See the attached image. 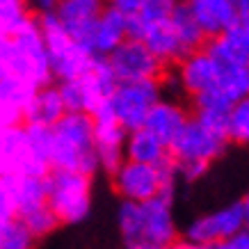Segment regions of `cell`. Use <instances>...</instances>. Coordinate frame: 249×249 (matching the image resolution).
I'll use <instances>...</instances> for the list:
<instances>
[{"label":"cell","instance_id":"37","mask_svg":"<svg viewBox=\"0 0 249 249\" xmlns=\"http://www.w3.org/2000/svg\"><path fill=\"white\" fill-rule=\"evenodd\" d=\"M0 227H2V224H0Z\"/></svg>","mask_w":249,"mask_h":249},{"label":"cell","instance_id":"34","mask_svg":"<svg viewBox=\"0 0 249 249\" xmlns=\"http://www.w3.org/2000/svg\"><path fill=\"white\" fill-rule=\"evenodd\" d=\"M2 133V130H0ZM0 176H2V149H0Z\"/></svg>","mask_w":249,"mask_h":249},{"label":"cell","instance_id":"3","mask_svg":"<svg viewBox=\"0 0 249 249\" xmlns=\"http://www.w3.org/2000/svg\"><path fill=\"white\" fill-rule=\"evenodd\" d=\"M229 146L227 137H219L211 130H206L199 121L190 114V119L185 121V126L181 128V133L174 137L172 144L167 146L169 158L176 165V174L178 178H183L185 183L199 181L208 167L224 156Z\"/></svg>","mask_w":249,"mask_h":249},{"label":"cell","instance_id":"27","mask_svg":"<svg viewBox=\"0 0 249 249\" xmlns=\"http://www.w3.org/2000/svg\"><path fill=\"white\" fill-rule=\"evenodd\" d=\"M103 5L110 9H114V12H119L121 16H135L140 9H142L144 0H103Z\"/></svg>","mask_w":249,"mask_h":249},{"label":"cell","instance_id":"22","mask_svg":"<svg viewBox=\"0 0 249 249\" xmlns=\"http://www.w3.org/2000/svg\"><path fill=\"white\" fill-rule=\"evenodd\" d=\"M23 133H25V142H28V151H30L32 160L44 172H51V128L23 124Z\"/></svg>","mask_w":249,"mask_h":249},{"label":"cell","instance_id":"28","mask_svg":"<svg viewBox=\"0 0 249 249\" xmlns=\"http://www.w3.org/2000/svg\"><path fill=\"white\" fill-rule=\"evenodd\" d=\"M206 249H249V229L245 227L235 235H231V238H227L222 242H215V245H211Z\"/></svg>","mask_w":249,"mask_h":249},{"label":"cell","instance_id":"5","mask_svg":"<svg viewBox=\"0 0 249 249\" xmlns=\"http://www.w3.org/2000/svg\"><path fill=\"white\" fill-rule=\"evenodd\" d=\"M46 183V201L53 211L57 222L62 224H80L89 217L94 192L91 178L78 172L51 169L44 176Z\"/></svg>","mask_w":249,"mask_h":249},{"label":"cell","instance_id":"30","mask_svg":"<svg viewBox=\"0 0 249 249\" xmlns=\"http://www.w3.org/2000/svg\"><path fill=\"white\" fill-rule=\"evenodd\" d=\"M28 2H30L32 14H46V12H53L60 0H28Z\"/></svg>","mask_w":249,"mask_h":249},{"label":"cell","instance_id":"13","mask_svg":"<svg viewBox=\"0 0 249 249\" xmlns=\"http://www.w3.org/2000/svg\"><path fill=\"white\" fill-rule=\"evenodd\" d=\"M101 9H103L101 0H60L53 14L62 28L67 30L69 37L89 53V39Z\"/></svg>","mask_w":249,"mask_h":249},{"label":"cell","instance_id":"15","mask_svg":"<svg viewBox=\"0 0 249 249\" xmlns=\"http://www.w3.org/2000/svg\"><path fill=\"white\" fill-rule=\"evenodd\" d=\"M188 119H190V110L183 106L178 98L162 96L151 107V112L146 114L142 128H146L151 135L158 137L165 146H169L174 137L181 133V128L185 126Z\"/></svg>","mask_w":249,"mask_h":249},{"label":"cell","instance_id":"29","mask_svg":"<svg viewBox=\"0 0 249 249\" xmlns=\"http://www.w3.org/2000/svg\"><path fill=\"white\" fill-rule=\"evenodd\" d=\"M9 76V35H0V78Z\"/></svg>","mask_w":249,"mask_h":249},{"label":"cell","instance_id":"4","mask_svg":"<svg viewBox=\"0 0 249 249\" xmlns=\"http://www.w3.org/2000/svg\"><path fill=\"white\" fill-rule=\"evenodd\" d=\"M114 192L121 196V201H133V204H144L156 196H165L174 201L176 195V183L178 174L172 158L162 160L160 165H140L124 160L121 167L110 176Z\"/></svg>","mask_w":249,"mask_h":249},{"label":"cell","instance_id":"23","mask_svg":"<svg viewBox=\"0 0 249 249\" xmlns=\"http://www.w3.org/2000/svg\"><path fill=\"white\" fill-rule=\"evenodd\" d=\"M229 144L249 146V96L240 98L231 112H229V128H227Z\"/></svg>","mask_w":249,"mask_h":249},{"label":"cell","instance_id":"36","mask_svg":"<svg viewBox=\"0 0 249 249\" xmlns=\"http://www.w3.org/2000/svg\"><path fill=\"white\" fill-rule=\"evenodd\" d=\"M101 2H103V0H101Z\"/></svg>","mask_w":249,"mask_h":249},{"label":"cell","instance_id":"24","mask_svg":"<svg viewBox=\"0 0 249 249\" xmlns=\"http://www.w3.org/2000/svg\"><path fill=\"white\" fill-rule=\"evenodd\" d=\"M32 16L28 0H0V35H12Z\"/></svg>","mask_w":249,"mask_h":249},{"label":"cell","instance_id":"6","mask_svg":"<svg viewBox=\"0 0 249 249\" xmlns=\"http://www.w3.org/2000/svg\"><path fill=\"white\" fill-rule=\"evenodd\" d=\"M9 76L21 78L32 87L53 85L51 62L35 14L9 35Z\"/></svg>","mask_w":249,"mask_h":249},{"label":"cell","instance_id":"20","mask_svg":"<svg viewBox=\"0 0 249 249\" xmlns=\"http://www.w3.org/2000/svg\"><path fill=\"white\" fill-rule=\"evenodd\" d=\"M124 156L130 162H140V165H160L162 160L169 158L167 146L160 142L156 135H151L146 128H135L126 135L124 144Z\"/></svg>","mask_w":249,"mask_h":249},{"label":"cell","instance_id":"11","mask_svg":"<svg viewBox=\"0 0 249 249\" xmlns=\"http://www.w3.org/2000/svg\"><path fill=\"white\" fill-rule=\"evenodd\" d=\"M107 62H110V69H112L117 83L160 80L167 71V69L149 53V48H146L142 41H137V39H126V41L107 57Z\"/></svg>","mask_w":249,"mask_h":249},{"label":"cell","instance_id":"10","mask_svg":"<svg viewBox=\"0 0 249 249\" xmlns=\"http://www.w3.org/2000/svg\"><path fill=\"white\" fill-rule=\"evenodd\" d=\"M242 229H245V219H242L240 204L233 201V204L222 206L217 211L195 217L185 227L181 240L196 245V247H211L215 242H222L235 235Z\"/></svg>","mask_w":249,"mask_h":249},{"label":"cell","instance_id":"35","mask_svg":"<svg viewBox=\"0 0 249 249\" xmlns=\"http://www.w3.org/2000/svg\"><path fill=\"white\" fill-rule=\"evenodd\" d=\"M167 2H176V0H167Z\"/></svg>","mask_w":249,"mask_h":249},{"label":"cell","instance_id":"21","mask_svg":"<svg viewBox=\"0 0 249 249\" xmlns=\"http://www.w3.org/2000/svg\"><path fill=\"white\" fill-rule=\"evenodd\" d=\"M169 25H172L174 35L178 39L181 48L185 51V55L204 48L206 41H208L201 28H199V23L195 21L192 12L185 5V0H176V5L172 7V14H169Z\"/></svg>","mask_w":249,"mask_h":249},{"label":"cell","instance_id":"26","mask_svg":"<svg viewBox=\"0 0 249 249\" xmlns=\"http://www.w3.org/2000/svg\"><path fill=\"white\" fill-rule=\"evenodd\" d=\"M16 219L23 222L25 229H28L37 240H41V238H46V235H51L53 231H57V227H60V222H57V217L53 215V211L48 208V204L41 206V208H37V211L28 213V215H23V217H16Z\"/></svg>","mask_w":249,"mask_h":249},{"label":"cell","instance_id":"33","mask_svg":"<svg viewBox=\"0 0 249 249\" xmlns=\"http://www.w3.org/2000/svg\"><path fill=\"white\" fill-rule=\"evenodd\" d=\"M167 249H206V247H196V245H190V242H185V240L178 238V240L174 242V245H169Z\"/></svg>","mask_w":249,"mask_h":249},{"label":"cell","instance_id":"14","mask_svg":"<svg viewBox=\"0 0 249 249\" xmlns=\"http://www.w3.org/2000/svg\"><path fill=\"white\" fill-rule=\"evenodd\" d=\"M204 48L219 67H249V21H235L219 37L208 39Z\"/></svg>","mask_w":249,"mask_h":249},{"label":"cell","instance_id":"32","mask_svg":"<svg viewBox=\"0 0 249 249\" xmlns=\"http://www.w3.org/2000/svg\"><path fill=\"white\" fill-rule=\"evenodd\" d=\"M238 204H240V211H242V219H245V227L249 229V192L245 196H242L240 201H238Z\"/></svg>","mask_w":249,"mask_h":249},{"label":"cell","instance_id":"12","mask_svg":"<svg viewBox=\"0 0 249 249\" xmlns=\"http://www.w3.org/2000/svg\"><path fill=\"white\" fill-rule=\"evenodd\" d=\"M222 67L217 64V60L213 57L206 48H199L195 53L185 55L176 67H174V76L181 85L183 96L195 98L199 94L208 91L217 80Z\"/></svg>","mask_w":249,"mask_h":249},{"label":"cell","instance_id":"19","mask_svg":"<svg viewBox=\"0 0 249 249\" xmlns=\"http://www.w3.org/2000/svg\"><path fill=\"white\" fill-rule=\"evenodd\" d=\"M64 114H67V110H64L57 85H44V87H37L32 91L30 101L23 107V124L53 128Z\"/></svg>","mask_w":249,"mask_h":249},{"label":"cell","instance_id":"31","mask_svg":"<svg viewBox=\"0 0 249 249\" xmlns=\"http://www.w3.org/2000/svg\"><path fill=\"white\" fill-rule=\"evenodd\" d=\"M235 21H249V0H233Z\"/></svg>","mask_w":249,"mask_h":249},{"label":"cell","instance_id":"25","mask_svg":"<svg viewBox=\"0 0 249 249\" xmlns=\"http://www.w3.org/2000/svg\"><path fill=\"white\" fill-rule=\"evenodd\" d=\"M37 242V238L16 217L0 227V249H35Z\"/></svg>","mask_w":249,"mask_h":249},{"label":"cell","instance_id":"7","mask_svg":"<svg viewBox=\"0 0 249 249\" xmlns=\"http://www.w3.org/2000/svg\"><path fill=\"white\" fill-rule=\"evenodd\" d=\"M35 21L39 25V32L44 37L46 53L51 62V73L53 83H69L78 80L85 71L89 69L94 55H89L80 44L67 35V30L60 25L53 12L46 14H35Z\"/></svg>","mask_w":249,"mask_h":249},{"label":"cell","instance_id":"2","mask_svg":"<svg viewBox=\"0 0 249 249\" xmlns=\"http://www.w3.org/2000/svg\"><path fill=\"white\" fill-rule=\"evenodd\" d=\"M51 169L78 172L89 178L101 172L89 114L67 112L51 128Z\"/></svg>","mask_w":249,"mask_h":249},{"label":"cell","instance_id":"17","mask_svg":"<svg viewBox=\"0 0 249 249\" xmlns=\"http://www.w3.org/2000/svg\"><path fill=\"white\" fill-rule=\"evenodd\" d=\"M206 39H215L235 23L233 0H185Z\"/></svg>","mask_w":249,"mask_h":249},{"label":"cell","instance_id":"16","mask_svg":"<svg viewBox=\"0 0 249 249\" xmlns=\"http://www.w3.org/2000/svg\"><path fill=\"white\" fill-rule=\"evenodd\" d=\"M126 39H128L126 16H121L119 12L103 5L89 39V53L94 57H110Z\"/></svg>","mask_w":249,"mask_h":249},{"label":"cell","instance_id":"18","mask_svg":"<svg viewBox=\"0 0 249 249\" xmlns=\"http://www.w3.org/2000/svg\"><path fill=\"white\" fill-rule=\"evenodd\" d=\"M2 181L9 190V199L14 206V217H23V215L48 204L46 201V183L41 176L2 174Z\"/></svg>","mask_w":249,"mask_h":249},{"label":"cell","instance_id":"1","mask_svg":"<svg viewBox=\"0 0 249 249\" xmlns=\"http://www.w3.org/2000/svg\"><path fill=\"white\" fill-rule=\"evenodd\" d=\"M117 224L124 249H167L181 238L174 219V201L165 196L144 204L121 201Z\"/></svg>","mask_w":249,"mask_h":249},{"label":"cell","instance_id":"9","mask_svg":"<svg viewBox=\"0 0 249 249\" xmlns=\"http://www.w3.org/2000/svg\"><path fill=\"white\" fill-rule=\"evenodd\" d=\"M89 117H91V124H94V146H96L98 169L106 172L107 176H112L121 167V162L126 160L124 144H126L128 130L114 119L110 101L96 106L89 112Z\"/></svg>","mask_w":249,"mask_h":249},{"label":"cell","instance_id":"8","mask_svg":"<svg viewBox=\"0 0 249 249\" xmlns=\"http://www.w3.org/2000/svg\"><path fill=\"white\" fill-rule=\"evenodd\" d=\"M160 98H162L160 80L119 83L110 96V107H112L114 119L130 133L135 128H142L146 114L151 112V107Z\"/></svg>","mask_w":249,"mask_h":249}]
</instances>
